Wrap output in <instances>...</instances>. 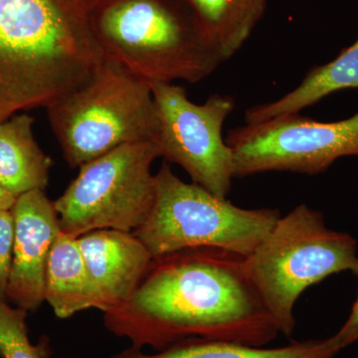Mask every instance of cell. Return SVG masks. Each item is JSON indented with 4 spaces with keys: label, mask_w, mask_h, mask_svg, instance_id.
<instances>
[{
    "label": "cell",
    "mask_w": 358,
    "mask_h": 358,
    "mask_svg": "<svg viewBox=\"0 0 358 358\" xmlns=\"http://www.w3.org/2000/svg\"><path fill=\"white\" fill-rule=\"evenodd\" d=\"M341 350L333 336L294 341L291 345L275 348L229 341L189 339L155 355H147L131 346L112 358H336Z\"/></svg>",
    "instance_id": "obj_15"
},
{
    "label": "cell",
    "mask_w": 358,
    "mask_h": 358,
    "mask_svg": "<svg viewBox=\"0 0 358 358\" xmlns=\"http://www.w3.org/2000/svg\"><path fill=\"white\" fill-rule=\"evenodd\" d=\"M152 90L157 117L152 141L159 157L182 167L193 183L226 199L235 178L234 157L222 129L234 99L214 94L199 105L178 85L154 83Z\"/></svg>",
    "instance_id": "obj_8"
},
{
    "label": "cell",
    "mask_w": 358,
    "mask_h": 358,
    "mask_svg": "<svg viewBox=\"0 0 358 358\" xmlns=\"http://www.w3.org/2000/svg\"><path fill=\"white\" fill-rule=\"evenodd\" d=\"M87 268L102 294L106 310L128 300L147 274L152 261L134 232L92 231L78 237Z\"/></svg>",
    "instance_id": "obj_11"
},
{
    "label": "cell",
    "mask_w": 358,
    "mask_h": 358,
    "mask_svg": "<svg viewBox=\"0 0 358 358\" xmlns=\"http://www.w3.org/2000/svg\"><path fill=\"white\" fill-rule=\"evenodd\" d=\"M333 338L341 350L358 341V296L350 317L338 333L334 334Z\"/></svg>",
    "instance_id": "obj_19"
},
{
    "label": "cell",
    "mask_w": 358,
    "mask_h": 358,
    "mask_svg": "<svg viewBox=\"0 0 358 358\" xmlns=\"http://www.w3.org/2000/svg\"><path fill=\"white\" fill-rule=\"evenodd\" d=\"M45 301L59 319L98 308L105 310L102 294L90 275L76 237L61 231L49 255Z\"/></svg>",
    "instance_id": "obj_12"
},
{
    "label": "cell",
    "mask_w": 358,
    "mask_h": 358,
    "mask_svg": "<svg viewBox=\"0 0 358 358\" xmlns=\"http://www.w3.org/2000/svg\"><path fill=\"white\" fill-rule=\"evenodd\" d=\"M91 25L103 58L148 83H199L224 63L183 0H96Z\"/></svg>",
    "instance_id": "obj_3"
},
{
    "label": "cell",
    "mask_w": 358,
    "mask_h": 358,
    "mask_svg": "<svg viewBox=\"0 0 358 358\" xmlns=\"http://www.w3.org/2000/svg\"><path fill=\"white\" fill-rule=\"evenodd\" d=\"M155 178V196L145 222L134 231L152 258L180 250L217 248L251 255L274 227L277 209H247L186 183L167 164Z\"/></svg>",
    "instance_id": "obj_6"
},
{
    "label": "cell",
    "mask_w": 358,
    "mask_h": 358,
    "mask_svg": "<svg viewBox=\"0 0 358 358\" xmlns=\"http://www.w3.org/2000/svg\"><path fill=\"white\" fill-rule=\"evenodd\" d=\"M245 260L217 248L155 257L128 300L103 313V324L138 350L160 352L189 339L267 345L279 329Z\"/></svg>",
    "instance_id": "obj_1"
},
{
    "label": "cell",
    "mask_w": 358,
    "mask_h": 358,
    "mask_svg": "<svg viewBox=\"0 0 358 358\" xmlns=\"http://www.w3.org/2000/svg\"><path fill=\"white\" fill-rule=\"evenodd\" d=\"M224 62L251 36L265 13L267 0H183Z\"/></svg>",
    "instance_id": "obj_16"
},
{
    "label": "cell",
    "mask_w": 358,
    "mask_h": 358,
    "mask_svg": "<svg viewBox=\"0 0 358 358\" xmlns=\"http://www.w3.org/2000/svg\"><path fill=\"white\" fill-rule=\"evenodd\" d=\"M152 141L122 145L87 162L54 201L61 231L80 237L92 231L134 232L147 220L155 196Z\"/></svg>",
    "instance_id": "obj_7"
},
{
    "label": "cell",
    "mask_w": 358,
    "mask_h": 358,
    "mask_svg": "<svg viewBox=\"0 0 358 358\" xmlns=\"http://www.w3.org/2000/svg\"><path fill=\"white\" fill-rule=\"evenodd\" d=\"M235 178L268 171L324 173L336 159L358 157V113L343 121L322 122L299 113L246 124L228 133Z\"/></svg>",
    "instance_id": "obj_9"
},
{
    "label": "cell",
    "mask_w": 358,
    "mask_h": 358,
    "mask_svg": "<svg viewBox=\"0 0 358 358\" xmlns=\"http://www.w3.org/2000/svg\"><path fill=\"white\" fill-rule=\"evenodd\" d=\"M96 0H0V122L47 108L103 62L91 25Z\"/></svg>",
    "instance_id": "obj_2"
},
{
    "label": "cell",
    "mask_w": 358,
    "mask_h": 358,
    "mask_svg": "<svg viewBox=\"0 0 358 358\" xmlns=\"http://www.w3.org/2000/svg\"><path fill=\"white\" fill-rule=\"evenodd\" d=\"M245 261L264 305L288 338L296 327L294 307L306 289L338 273L358 275L355 238L329 229L322 214L306 204L280 216Z\"/></svg>",
    "instance_id": "obj_4"
},
{
    "label": "cell",
    "mask_w": 358,
    "mask_h": 358,
    "mask_svg": "<svg viewBox=\"0 0 358 358\" xmlns=\"http://www.w3.org/2000/svg\"><path fill=\"white\" fill-rule=\"evenodd\" d=\"M46 110L71 169L122 145L152 141L157 129L152 84L106 58L86 83Z\"/></svg>",
    "instance_id": "obj_5"
},
{
    "label": "cell",
    "mask_w": 358,
    "mask_h": 358,
    "mask_svg": "<svg viewBox=\"0 0 358 358\" xmlns=\"http://www.w3.org/2000/svg\"><path fill=\"white\" fill-rule=\"evenodd\" d=\"M345 89H358V39L331 62L312 68L296 89L279 100L247 110L245 122L259 124L278 115L299 113Z\"/></svg>",
    "instance_id": "obj_14"
},
{
    "label": "cell",
    "mask_w": 358,
    "mask_h": 358,
    "mask_svg": "<svg viewBox=\"0 0 358 358\" xmlns=\"http://www.w3.org/2000/svg\"><path fill=\"white\" fill-rule=\"evenodd\" d=\"M13 211L0 210V301L6 300L13 266Z\"/></svg>",
    "instance_id": "obj_18"
},
{
    "label": "cell",
    "mask_w": 358,
    "mask_h": 358,
    "mask_svg": "<svg viewBox=\"0 0 358 358\" xmlns=\"http://www.w3.org/2000/svg\"><path fill=\"white\" fill-rule=\"evenodd\" d=\"M33 122L28 115L0 122V185L16 199L49 183L52 162L35 141Z\"/></svg>",
    "instance_id": "obj_13"
},
{
    "label": "cell",
    "mask_w": 358,
    "mask_h": 358,
    "mask_svg": "<svg viewBox=\"0 0 358 358\" xmlns=\"http://www.w3.org/2000/svg\"><path fill=\"white\" fill-rule=\"evenodd\" d=\"M27 312L0 301V357L45 358L42 348L33 345L26 326Z\"/></svg>",
    "instance_id": "obj_17"
},
{
    "label": "cell",
    "mask_w": 358,
    "mask_h": 358,
    "mask_svg": "<svg viewBox=\"0 0 358 358\" xmlns=\"http://www.w3.org/2000/svg\"><path fill=\"white\" fill-rule=\"evenodd\" d=\"M16 197L0 185V210H11L16 201Z\"/></svg>",
    "instance_id": "obj_20"
},
{
    "label": "cell",
    "mask_w": 358,
    "mask_h": 358,
    "mask_svg": "<svg viewBox=\"0 0 358 358\" xmlns=\"http://www.w3.org/2000/svg\"><path fill=\"white\" fill-rule=\"evenodd\" d=\"M13 266L6 299L34 312L45 301V277L52 246L61 232L54 201L44 190L20 195L13 209Z\"/></svg>",
    "instance_id": "obj_10"
}]
</instances>
